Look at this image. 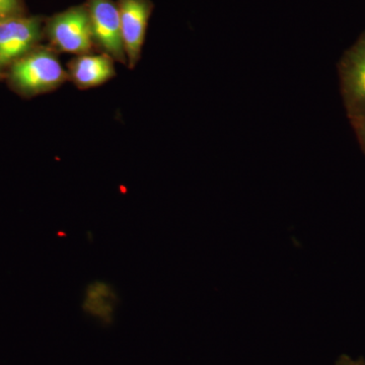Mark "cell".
Returning a JSON list of instances; mask_svg holds the SVG:
<instances>
[{
    "label": "cell",
    "mask_w": 365,
    "mask_h": 365,
    "mask_svg": "<svg viewBox=\"0 0 365 365\" xmlns=\"http://www.w3.org/2000/svg\"><path fill=\"white\" fill-rule=\"evenodd\" d=\"M45 36L56 52L88 54L93 50L90 16L85 4L69 7L45 23Z\"/></svg>",
    "instance_id": "cell-2"
},
{
    "label": "cell",
    "mask_w": 365,
    "mask_h": 365,
    "mask_svg": "<svg viewBox=\"0 0 365 365\" xmlns=\"http://www.w3.org/2000/svg\"><path fill=\"white\" fill-rule=\"evenodd\" d=\"M2 79H6V72L0 71V81H2Z\"/></svg>",
    "instance_id": "cell-12"
},
{
    "label": "cell",
    "mask_w": 365,
    "mask_h": 365,
    "mask_svg": "<svg viewBox=\"0 0 365 365\" xmlns=\"http://www.w3.org/2000/svg\"><path fill=\"white\" fill-rule=\"evenodd\" d=\"M6 81L21 97L33 98L57 90L69 78L56 51L51 47L38 46L9 67Z\"/></svg>",
    "instance_id": "cell-1"
},
{
    "label": "cell",
    "mask_w": 365,
    "mask_h": 365,
    "mask_svg": "<svg viewBox=\"0 0 365 365\" xmlns=\"http://www.w3.org/2000/svg\"><path fill=\"white\" fill-rule=\"evenodd\" d=\"M118 304L116 292L105 282L91 283L86 292L83 309L86 314L97 318L103 323H112Z\"/></svg>",
    "instance_id": "cell-8"
},
{
    "label": "cell",
    "mask_w": 365,
    "mask_h": 365,
    "mask_svg": "<svg viewBox=\"0 0 365 365\" xmlns=\"http://www.w3.org/2000/svg\"><path fill=\"white\" fill-rule=\"evenodd\" d=\"M335 365H365L364 359H353L348 355L342 354L336 361Z\"/></svg>",
    "instance_id": "cell-11"
},
{
    "label": "cell",
    "mask_w": 365,
    "mask_h": 365,
    "mask_svg": "<svg viewBox=\"0 0 365 365\" xmlns=\"http://www.w3.org/2000/svg\"><path fill=\"white\" fill-rule=\"evenodd\" d=\"M24 14L21 0H0V21Z\"/></svg>",
    "instance_id": "cell-9"
},
{
    "label": "cell",
    "mask_w": 365,
    "mask_h": 365,
    "mask_svg": "<svg viewBox=\"0 0 365 365\" xmlns=\"http://www.w3.org/2000/svg\"><path fill=\"white\" fill-rule=\"evenodd\" d=\"M338 69L348 118L350 121L365 118V33L344 53Z\"/></svg>",
    "instance_id": "cell-5"
},
{
    "label": "cell",
    "mask_w": 365,
    "mask_h": 365,
    "mask_svg": "<svg viewBox=\"0 0 365 365\" xmlns=\"http://www.w3.org/2000/svg\"><path fill=\"white\" fill-rule=\"evenodd\" d=\"M117 6L127 66L133 69L140 60L153 4L150 0H118Z\"/></svg>",
    "instance_id": "cell-6"
},
{
    "label": "cell",
    "mask_w": 365,
    "mask_h": 365,
    "mask_svg": "<svg viewBox=\"0 0 365 365\" xmlns=\"http://www.w3.org/2000/svg\"><path fill=\"white\" fill-rule=\"evenodd\" d=\"M93 44L115 61L127 64L117 2L86 0Z\"/></svg>",
    "instance_id": "cell-4"
},
{
    "label": "cell",
    "mask_w": 365,
    "mask_h": 365,
    "mask_svg": "<svg viewBox=\"0 0 365 365\" xmlns=\"http://www.w3.org/2000/svg\"><path fill=\"white\" fill-rule=\"evenodd\" d=\"M351 122L355 133H356L357 140L360 144L362 151L365 155V118L359 120H353Z\"/></svg>",
    "instance_id": "cell-10"
},
{
    "label": "cell",
    "mask_w": 365,
    "mask_h": 365,
    "mask_svg": "<svg viewBox=\"0 0 365 365\" xmlns=\"http://www.w3.org/2000/svg\"><path fill=\"white\" fill-rule=\"evenodd\" d=\"M44 29L45 21L40 16L21 14L0 21V71L6 72L14 62L40 46Z\"/></svg>",
    "instance_id": "cell-3"
},
{
    "label": "cell",
    "mask_w": 365,
    "mask_h": 365,
    "mask_svg": "<svg viewBox=\"0 0 365 365\" xmlns=\"http://www.w3.org/2000/svg\"><path fill=\"white\" fill-rule=\"evenodd\" d=\"M69 81L79 90L104 85L116 76L114 59L104 54L78 55L68 63Z\"/></svg>",
    "instance_id": "cell-7"
}]
</instances>
